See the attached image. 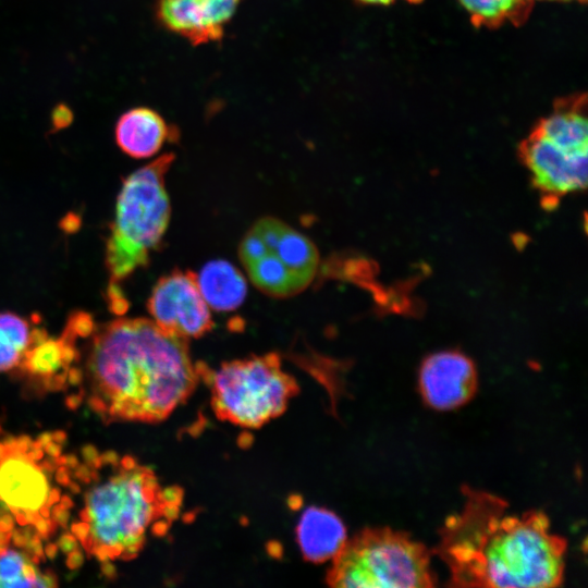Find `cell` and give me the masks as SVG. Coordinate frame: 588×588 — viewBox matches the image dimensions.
I'll return each mask as SVG.
<instances>
[{
    "label": "cell",
    "instance_id": "1",
    "mask_svg": "<svg viewBox=\"0 0 588 588\" xmlns=\"http://www.w3.org/2000/svg\"><path fill=\"white\" fill-rule=\"evenodd\" d=\"M462 510L446 518L434 553L452 587H556L563 583L566 540L541 511L509 512L490 492L462 488Z\"/></svg>",
    "mask_w": 588,
    "mask_h": 588
},
{
    "label": "cell",
    "instance_id": "2",
    "mask_svg": "<svg viewBox=\"0 0 588 588\" xmlns=\"http://www.w3.org/2000/svg\"><path fill=\"white\" fill-rule=\"evenodd\" d=\"M201 369L188 339L150 319L118 318L99 326L91 340L88 404L105 422H160L193 394Z\"/></svg>",
    "mask_w": 588,
    "mask_h": 588
},
{
    "label": "cell",
    "instance_id": "3",
    "mask_svg": "<svg viewBox=\"0 0 588 588\" xmlns=\"http://www.w3.org/2000/svg\"><path fill=\"white\" fill-rule=\"evenodd\" d=\"M182 501L181 488L163 487L150 467L125 456L86 492L72 531L101 562L128 561L143 550L149 530L169 527L164 520L179 516Z\"/></svg>",
    "mask_w": 588,
    "mask_h": 588
},
{
    "label": "cell",
    "instance_id": "4",
    "mask_svg": "<svg viewBox=\"0 0 588 588\" xmlns=\"http://www.w3.org/2000/svg\"><path fill=\"white\" fill-rule=\"evenodd\" d=\"M174 159L175 155L168 152L134 171L118 195L105 256L110 275L109 305L118 315L127 307L120 283L147 266L169 225L171 206L166 174Z\"/></svg>",
    "mask_w": 588,
    "mask_h": 588
},
{
    "label": "cell",
    "instance_id": "5",
    "mask_svg": "<svg viewBox=\"0 0 588 588\" xmlns=\"http://www.w3.org/2000/svg\"><path fill=\"white\" fill-rule=\"evenodd\" d=\"M431 551L404 531L365 528L331 559L326 583L341 588L433 587Z\"/></svg>",
    "mask_w": 588,
    "mask_h": 588
},
{
    "label": "cell",
    "instance_id": "6",
    "mask_svg": "<svg viewBox=\"0 0 588 588\" xmlns=\"http://www.w3.org/2000/svg\"><path fill=\"white\" fill-rule=\"evenodd\" d=\"M201 379L209 387L216 417L247 429L281 416L299 393L296 379L283 370L274 352L224 362L215 370L203 365Z\"/></svg>",
    "mask_w": 588,
    "mask_h": 588
},
{
    "label": "cell",
    "instance_id": "7",
    "mask_svg": "<svg viewBox=\"0 0 588 588\" xmlns=\"http://www.w3.org/2000/svg\"><path fill=\"white\" fill-rule=\"evenodd\" d=\"M238 256L253 284L273 297L303 292L319 265L315 244L273 217H264L249 228L240 243Z\"/></svg>",
    "mask_w": 588,
    "mask_h": 588
},
{
    "label": "cell",
    "instance_id": "8",
    "mask_svg": "<svg viewBox=\"0 0 588 588\" xmlns=\"http://www.w3.org/2000/svg\"><path fill=\"white\" fill-rule=\"evenodd\" d=\"M42 445L26 437L0 442V501L20 525L48 520L50 506L58 501L48 468L39 461Z\"/></svg>",
    "mask_w": 588,
    "mask_h": 588
},
{
    "label": "cell",
    "instance_id": "9",
    "mask_svg": "<svg viewBox=\"0 0 588 588\" xmlns=\"http://www.w3.org/2000/svg\"><path fill=\"white\" fill-rule=\"evenodd\" d=\"M147 308L158 327L177 336L200 338L213 328L197 274L188 270L176 269L161 277L152 289Z\"/></svg>",
    "mask_w": 588,
    "mask_h": 588
},
{
    "label": "cell",
    "instance_id": "10",
    "mask_svg": "<svg viewBox=\"0 0 588 588\" xmlns=\"http://www.w3.org/2000/svg\"><path fill=\"white\" fill-rule=\"evenodd\" d=\"M519 157L535 186L546 199L584 189L587 185V154L558 143L536 128L519 145Z\"/></svg>",
    "mask_w": 588,
    "mask_h": 588
},
{
    "label": "cell",
    "instance_id": "11",
    "mask_svg": "<svg viewBox=\"0 0 588 588\" xmlns=\"http://www.w3.org/2000/svg\"><path fill=\"white\" fill-rule=\"evenodd\" d=\"M241 0H157L156 17L167 30L193 46L223 38Z\"/></svg>",
    "mask_w": 588,
    "mask_h": 588
},
{
    "label": "cell",
    "instance_id": "12",
    "mask_svg": "<svg viewBox=\"0 0 588 588\" xmlns=\"http://www.w3.org/2000/svg\"><path fill=\"white\" fill-rule=\"evenodd\" d=\"M422 400L438 411H449L467 403L477 389L473 360L457 351H442L427 356L419 369Z\"/></svg>",
    "mask_w": 588,
    "mask_h": 588
},
{
    "label": "cell",
    "instance_id": "13",
    "mask_svg": "<svg viewBox=\"0 0 588 588\" xmlns=\"http://www.w3.org/2000/svg\"><path fill=\"white\" fill-rule=\"evenodd\" d=\"M114 135L123 152L144 159L156 155L166 142L177 139L179 131L167 123L157 111L137 107L119 118Z\"/></svg>",
    "mask_w": 588,
    "mask_h": 588
},
{
    "label": "cell",
    "instance_id": "14",
    "mask_svg": "<svg viewBox=\"0 0 588 588\" xmlns=\"http://www.w3.org/2000/svg\"><path fill=\"white\" fill-rule=\"evenodd\" d=\"M342 520L331 511L309 507L296 527V539L305 560L322 563L331 560L346 540Z\"/></svg>",
    "mask_w": 588,
    "mask_h": 588
},
{
    "label": "cell",
    "instance_id": "15",
    "mask_svg": "<svg viewBox=\"0 0 588 588\" xmlns=\"http://www.w3.org/2000/svg\"><path fill=\"white\" fill-rule=\"evenodd\" d=\"M197 281L206 303L215 310H234L247 294L245 278L225 260L206 264L197 274Z\"/></svg>",
    "mask_w": 588,
    "mask_h": 588
},
{
    "label": "cell",
    "instance_id": "16",
    "mask_svg": "<svg viewBox=\"0 0 588 588\" xmlns=\"http://www.w3.org/2000/svg\"><path fill=\"white\" fill-rule=\"evenodd\" d=\"M476 27L525 23L539 0H456ZM564 1V0H563Z\"/></svg>",
    "mask_w": 588,
    "mask_h": 588
},
{
    "label": "cell",
    "instance_id": "17",
    "mask_svg": "<svg viewBox=\"0 0 588 588\" xmlns=\"http://www.w3.org/2000/svg\"><path fill=\"white\" fill-rule=\"evenodd\" d=\"M51 573H42L24 552L0 547V588L56 587Z\"/></svg>",
    "mask_w": 588,
    "mask_h": 588
},
{
    "label": "cell",
    "instance_id": "18",
    "mask_svg": "<svg viewBox=\"0 0 588 588\" xmlns=\"http://www.w3.org/2000/svg\"><path fill=\"white\" fill-rule=\"evenodd\" d=\"M30 343L28 322L13 313H0V371L20 366Z\"/></svg>",
    "mask_w": 588,
    "mask_h": 588
},
{
    "label": "cell",
    "instance_id": "19",
    "mask_svg": "<svg viewBox=\"0 0 588 588\" xmlns=\"http://www.w3.org/2000/svg\"><path fill=\"white\" fill-rule=\"evenodd\" d=\"M356 2L365 5H390L399 0H355ZM411 4L421 3L424 0H402Z\"/></svg>",
    "mask_w": 588,
    "mask_h": 588
},
{
    "label": "cell",
    "instance_id": "20",
    "mask_svg": "<svg viewBox=\"0 0 588 588\" xmlns=\"http://www.w3.org/2000/svg\"><path fill=\"white\" fill-rule=\"evenodd\" d=\"M66 119L71 120V114L69 112V110L64 107L62 108H58L56 111H54V114H53V121H54V125H65L66 124Z\"/></svg>",
    "mask_w": 588,
    "mask_h": 588
}]
</instances>
